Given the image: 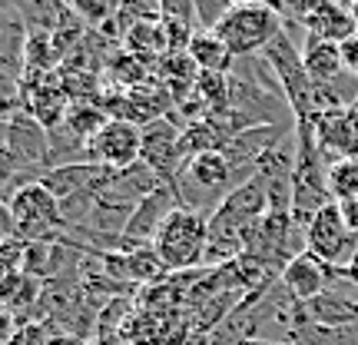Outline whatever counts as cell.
<instances>
[{
  "label": "cell",
  "instance_id": "obj_1",
  "mask_svg": "<svg viewBox=\"0 0 358 345\" xmlns=\"http://www.w3.org/2000/svg\"><path fill=\"white\" fill-rule=\"evenodd\" d=\"M206 246H209V213L192 206H176L153 239V249L159 253L163 266L176 276L203 266Z\"/></svg>",
  "mask_w": 358,
  "mask_h": 345
},
{
  "label": "cell",
  "instance_id": "obj_2",
  "mask_svg": "<svg viewBox=\"0 0 358 345\" xmlns=\"http://www.w3.org/2000/svg\"><path fill=\"white\" fill-rule=\"evenodd\" d=\"M282 30H285V20L272 3H266V0H239L222 17V24L216 27V37L229 47L236 60H243V57L266 53V47L279 37Z\"/></svg>",
  "mask_w": 358,
  "mask_h": 345
},
{
  "label": "cell",
  "instance_id": "obj_3",
  "mask_svg": "<svg viewBox=\"0 0 358 345\" xmlns=\"http://www.w3.org/2000/svg\"><path fill=\"white\" fill-rule=\"evenodd\" d=\"M7 209H10V216H13L17 239H24V243L60 239L66 230L60 199H57L40 179L17 186V190L7 196Z\"/></svg>",
  "mask_w": 358,
  "mask_h": 345
},
{
  "label": "cell",
  "instance_id": "obj_4",
  "mask_svg": "<svg viewBox=\"0 0 358 345\" xmlns=\"http://www.w3.org/2000/svg\"><path fill=\"white\" fill-rule=\"evenodd\" d=\"M140 163H146L163 183H173V186L179 183L189 156H186V146H182V127L173 116H159V120L143 127Z\"/></svg>",
  "mask_w": 358,
  "mask_h": 345
},
{
  "label": "cell",
  "instance_id": "obj_5",
  "mask_svg": "<svg viewBox=\"0 0 358 345\" xmlns=\"http://www.w3.org/2000/svg\"><path fill=\"white\" fill-rule=\"evenodd\" d=\"M306 249L312 256L325 259L329 266L345 269L352 262V256L358 253V239L355 232L348 230L345 216H342V206L329 203L325 209H319L315 216L308 219L306 226Z\"/></svg>",
  "mask_w": 358,
  "mask_h": 345
},
{
  "label": "cell",
  "instance_id": "obj_6",
  "mask_svg": "<svg viewBox=\"0 0 358 345\" xmlns=\"http://www.w3.org/2000/svg\"><path fill=\"white\" fill-rule=\"evenodd\" d=\"M140 153H143V127L129 123V120H110L87 143V163H96L103 169L136 167Z\"/></svg>",
  "mask_w": 358,
  "mask_h": 345
},
{
  "label": "cell",
  "instance_id": "obj_7",
  "mask_svg": "<svg viewBox=\"0 0 358 345\" xmlns=\"http://www.w3.org/2000/svg\"><path fill=\"white\" fill-rule=\"evenodd\" d=\"M182 206V196L173 183H159L146 199H140V206L133 209L127 230H123V249L120 253H129V249H143V246H153L159 226L166 223V216Z\"/></svg>",
  "mask_w": 358,
  "mask_h": 345
},
{
  "label": "cell",
  "instance_id": "obj_8",
  "mask_svg": "<svg viewBox=\"0 0 358 345\" xmlns=\"http://www.w3.org/2000/svg\"><path fill=\"white\" fill-rule=\"evenodd\" d=\"M338 276H342V269L329 266L325 259L312 256L306 249L302 256H295L289 266L282 269V289L292 295V299H299L302 306H308V302H315L319 295L329 293L335 282H338Z\"/></svg>",
  "mask_w": 358,
  "mask_h": 345
},
{
  "label": "cell",
  "instance_id": "obj_9",
  "mask_svg": "<svg viewBox=\"0 0 358 345\" xmlns=\"http://www.w3.org/2000/svg\"><path fill=\"white\" fill-rule=\"evenodd\" d=\"M189 179L196 190H203L206 196H213V203H222L232 190H236V173H232V163L226 160L222 150H213V153H199L192 156L186 169H182V176L179 183H186ZM176 183V186H179Z\"/></svg>",
  "mask_w": 358,
  "mask_h": 345
},
{
  "label": "cell",
  "instance_id": "obj_10",
  "mask_svg": "<svg viewBox=\"0 0 358 345\" xmlns=\"http://www.w3.org/2000/svg\"><path fill=\"white\" fill-rule=\"evenodd\" d=\"M302 30L312 34V37L332 40V43H348L352 37H358V13L345 0H322L319 7L306 17Z\"/></svg>",
  "mask_w": 358,
  "mask_h": 345
},
{
  "label": "cell",
  "instance_id": "obj_11",
  "mask_svg": "<svg viewBox=\"0 0 358 345\" xmlns=\"http://www.w3.org/2000/svg\"><path fill=\"white\" fill-rule=\"evenodd\" d=\"M302 64H306L308 77L315 80L319 87L325 83H335V80L345 73V57H342V43H332V40H322L306 34V43H302Z\"/></svg>",
  "mask_w": 358,
  "mask_h": 345
},
{
  "label": "cell",
  "instance_id": "obj_12",
  "mask_svg": "<svg viewBox=\"0 0 358 345\" xmlns=\"http://www.w3.org/2000/svg\"><path fill=\"white\" fill-rule=\"evenodd\" d=\"M103 173H106V169L96 167V163H66V167L47 169V173L40 176V183L64 203V199H73L80 192H87Z\"/></svg>",
  "mask_w": 358,
  "mask_h": 345
},
{
  "label": "cell",
  "instance_id": "obj_13",
  "mask_svg": "<svg viewBox=\"0 0 358 345\" xmlns=\"http://www.w3.org/2000/svg\"><path fill=\"white\" fill-rule=\"evenodd\" d=\"M192 64L199 66V73H229L232 66H236V57L229 53V47L216 37V30H199L196 37H192L189 50Z\"/></svg>",
  "mask_w": 358,
  "mask_h": 345
},
{
  "label": "cell",
  "instance_id": "obj_14",
  "mask_svg": "<svg viewBox=\"0 0 358 345\" xmlns=\"http://www.w3.org/2000/svg\"><path fill=\"white\" fill-rule=\"evenodd\" d=\"M106 73L116 90H140L150 87V64L129 50H113L106 57Z\"/></svg>",
  "mask_w": 358,
  "mask_h": 345
},
{
  "label": "cell",
  "instance_id": "obj_15",
  "mask_svg": "<svg viewBox=\"0 0 358 345\" xmlns=\"http://www.w3.org/2000/svg\"><path fill=\"white\" fill-rule=\"evenodd\" d=\"M106 123H110V116H106V110H103L100 103H73L70 113H66L64 127L70 129L77 140L90 143L103 127H106Z\"/></svg>",
  "mask_w": 358,
  "mask_h": 345
},
{
  "label": "cell",
  "instance_id": "obj_16",
  "mask_svg": "<svg viewBox=\"0 0 358 345\" xmlns=\"http://www.w3.org/2000/svg\"><path fill=\"white\" fill-rule=\"evenodd\" d=\"M329 190L335 203L358 196V160H335L329 163Z\"/></svg>",
  "mask_w": 358,
  "mask_h": 345
},
{
  "label": "cell",
  "instance_id": "obj_17",
  "mask_svg": "<svg viewBox=\"0 0 358 345\" xmlns=\"http://www.w3.org/2000/svg\"><path fill=\"white\" fill-rule=\"evenodd\" d=\"M239 0H196V17H199V30H216L222 17L236 7Z\"/></svg>",
  "mask_w": 358,
  "mask_h": 345
},
{
  "label": "cell",
  "instance_id": "obj_18",
  "mask_svg": "<svg viewBox=\"0 0 358 345\" xmlns=\"http://www.w3.org/2000/svg\"><path fill=\"white\" fill-rule=\"evenodd\" d=\"M159 17L163 20H176L192 30H199V17H196V0H159Z\"/></svg>",
  "mask_w": 358,
  "mask_h": 345
},
{
  "label": "cell",
  "instance_id": "obj_19",
  "mask_svg": "<svg viewBox=\"0 0 358 345\" xmlns=\"http://www.w3.org/2000/svg\"><path fill=\"white\" fill-rule=\"evenodd\" d=\"M50 342H53V335L43 322H24V325H17V332L3 345H50Z\"/></svg>",
  "mask_w": 358,
  "mask_h": 345
},
{
  "label": "cell",
  "instance_id": "obj_20",
  "mask_svg": "<svg viewBox=\"0 0 358 345\" xmlns=\"http://www.w3.org/2000/svg\"><path fill=\"white\" fill-rule=\"evenodd\" d=\"M268 3L282 13V20H285V24H289V20H295V24L302 27V24H306V17L319 7L322 0H268Z\"/></svg>",
  "mask_w": 358,
  "mask_h": 345
},
{
  "label": "cell",
  "instance_id": "obj_21",
  "mask_svg": "<svg viewBox=\"0 0 358 345\" xmlns=\"http://www.w3.org/2000/svg\"><path fill=\"white\" fill-rule=\"evenodd\" d=\"M70 3L90 24H103V20L113 17V0H70Z\"/></svg>",
  "mask_w": 358,
  "mask_h": 345
},
{
  "label": "cell",
  "instance_id": "obj_22",
  "mask_svg": "<svg viewBox=\"0 0 358 345\" xmlns=\"http://www.w3.org/2000/svg\"><path fill=\"white\" fill-rule=\"evenodd\" d=\"M342 57H345V70L358 80V37H352L348 43H342Z\"/></svg>",
  "mask_w": 358,
  "mask_h": 345
},
{
  "label": "cell",
  "instance_id": "obj_23",
  "mask_svg": "<svg viewBox=\"0 0 358 345\" xmlns=\"http://www.w3.org/2000/svg\"><path fill=\"white\" fill-rule=\"evenodd\" d=\"M50 345H90L87 339H83V335H53V342Z\"/></svg>",
  "mask_w": 358,
  "mask_h": 345
},
{
  "label": "cell",
  "instance_id": "obj_24",
  "mask_svg": "<svg viewBox=\"0 0 358 345\" xmlns=\"http://www.w3.org/2000/svg\"><path fill=\"white\" fill-rule=\"evenodd\" d=\"M345 276H348V279H352V282H355V286H358V253H355V256H352V262H348V266H345Z\"/></svg>",
  "mask_w": 358,
  "mask_h": 345
}]
</instances>
